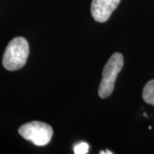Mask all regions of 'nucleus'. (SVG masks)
Here are the masks:
<instances>
[{
	"label": "nucleus",
	"mask_w": 154,
	"mask_h": 154,
	"mask_svg": "<svg viewBox=\"0 0 154 154\" xmlns=\"http://www.w3.org/2000/svg\"><path fill=\"white\" fill-rule=\"evenodd\" d=\"M29 53L27 39L22 37L13 38L6 47L3 57V65L8 70H17L26 64Z\"/></svg>",
	"instance_id": "1"
},
{
	"label": "nucleus",
	"mask_w": 154,
	"mask_h": 154,
	"mask_svg": "<svg viewBox=\"0 0 154 154\" xmlns=\"http://www.w3.org/2000/svg\"><path fill=\"white\" fill-rule=\"evenodd\" d=\"M122 67L123 56L119 52L114 53L106 63L103 70L102 80L99 88V95L100 98L105 99L112 94L116 79L122 70Z\"/></svg>",
	"instance_id": "2"
},
{
	"label": "nucleus",
	"mask_w": 154,
	"mask_h": 154,
	"mask_svg": "<svg viewBox=\"0 0 154 154\" xmlns=\"http://www.w3.org/2000/svg\"><path fill=\"white\" fill-rule=\"evenodd\" d=\"M22 137L36 146H45L53 135V129L49 124L43 122H30L23 124L18 129Z\"/></svg>",
	"instance_id": "3"
},
{
	"label": "nucleus",
	"mask_w": 154,
	"mask_h": 154,
	"mask_svg": "<svg viewBox=\"0 0 154 154\" xmlns=\"http://www.w3.org/2000/svg\"><path fill=\"white\" fill-rule=\"evenodd\" d=\"M121 0H93L91 13L96 22H106L117 8Z\"/></svg>",
	"instance_id": "4"
},
{
	"label": "nucleus",
	"mask_w": 154,
	"mask_h": 154,
	"mask_svg": "<svg viewBox=\"0 0 154 154\" xmlns=\"http://www.w3.org/2000/svg\"><path fill=\"white\" fill-rule=\"evenodd\" d=\"M142 97L147 104L154 105V80L149 81L146 84L144 87Z\"/></svg>",
	"instance_id": "5"
},
{
	"label": "nucleus",
	"mask_w": 154,
	"mask_h": 154,
	"mask_svg": "<svg viewBox=\"0 0 154 154\" xmlns=\"http://www.w3.org/2000/svg\"><path fill=\"white\" fill-rule=\"evenodd\" d=\"M89 152V145L85 142L78 143L74 146V152L75 154H87Z\"/></svg>",
	"instance_id": "6"
}]
</instances>
